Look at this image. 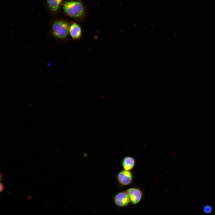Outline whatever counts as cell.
I'll return each instance as SVG.
<instances>
[{"mask_svg":"<svg viewBox=\"0 0 215 215\" xmlns=\"http://www.w3.org/2000/svg\"><path fill=\"white\" fill-rule=\"evenodd\" d=\"M52 30L53 34L56 37L64 39L67 36L69 28L67 22L60 21H56L53 23Z\"/></svg>","mask_w":215,"mask_h":215,"instance_id":"cell-2","label":"cell"},{"mask_svg":"<svg viewBox=\"0 0 215 215\" xmlns=\"http://www.w3.org/2000/svg\"><path fill=\"white\" fill-rule=\"evenodd\" d=\"M63 8L67 14L73 17L81 16L84 12L82 4L78 1L65 2L63 4Z\"/></svg>","mask_w":215,"mask_h":215,"instance_id":"cell-1","label":"cell"},{"mask_svg":"<svg viewBox=\"0 0 215 215\" xmlns=\"http://www.w3.org/2000/svg\"><path fill=\"white\" fill-rule=\"evenodd\" d=\"M69 33L72 38L74 40L81 38L82 30L79 26L76 23H73L69 28Z\"/></svg>","mask_w":215,"mask_h":215,"instance_id":"cell-6","label":"cell"},{"mask_svg":"<svg viewBox=\"0 0 215 215\" xmlns=\"http://www.w3.org/2000/svg\"><path fill=\"white\" fill-rule=\"evenodd\" d=\"M204 212L206 214H209L212 211V207L209 205L205 206L203 208Z\"/></svg>","mask_w":215,"mask_h":215,"instance_id":"cell-9","label":"cell"},{"mask_svg":"<svg viewBox=\"0 0 215 215\" xmlns=\"http://www.w3.org/2000/svg\"><path fill=\"white\" fill-rule=\"evenodd\" d=\"M62 0H47L50 8L53 11L57 10Z\"/></svg>","mask_w":215,"mask_h":215,"instance_id":"cell-8","label":"cell"},{"mask_svg":"<svg viewBox=\"0 0 215 215\" xmlns=\"http://www.w3.org/2000/svg\"><path fill=\"white\" fill-rule=\"evenodd\" d=\"M114 201L116 205L120 207L127 206L131 202L129 196L126 191L117 194L114 198Z\"/></svg>","mask_w":215,"mask_h":215,"instance_id":"cell-5","label":"cell"},{"mask_svg":"<svg viewBox=\"0 0 215 215\" xmlns=\"http://www.w3.org/2000/svg\"><path fill=\"white\" fill-rule=\"evenodd\" d=\"M126 191L129 196L131 203L133 205L139 203L143 195V192L141 189L136 188H130Z\"/></svg>","mask_w":215,"mask_h":215,"instance_id":"cell-3","label":"cell"},{"mask_svg":"<svg viewBox=\"0 0 215 215\" xmlns=\"http://www.w3.org/2000/svg\"><path fill=\"white\" fill-rule=\"evenodd\" d=\"M4 186L3 184L1 183L0 184V192H1L4 189Z\"/></svg>","mask_w":215,"mask_h":215,"instance_id":"cell-10","label":"cell"},{"mask_svg":"<svg viewBox=\"0 0 215 215\" xmlns=\"http://www.w3.org/2000/svg\"><path fill=\"white\" fill-rule=\"evenodd\" d=\"M135 163V159L133 157L126 156L123 159L122 165L124 170L130 171L134 167Z\"/></svg>","mask_w":215,"mask_h":215,"instance_id":"cell-7","label":"cell"},{"mask_svg":"<svg viewBox=\"0 0 215 215\" xmlns=\"http://www.w3.org/2000/svg\"><path fill=\"white\" fill-rule=\"evenodd\" d=\"M133 176L130 171L124 170L118 174L117 179L120 184L123 186H127L131 184L133 180Z\"/></svg>","mask_w":215,"mask_h":215,"instance_id":"cell-4","label":"cell"}]
</instances>
